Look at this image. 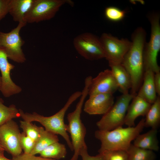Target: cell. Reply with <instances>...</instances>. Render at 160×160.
<instances>
[{
	"mask_svg": "<svg viewBox=\"0 0 160 160\" xmlns=\"http://www.w3.org/2000/svg\"><path fill=\"white\" fill-rule=\"evenodd\" d=\"M104 50L105 57L108 63H121L130 48L131 41L128 39H119L111 35L103 33L99 38Z\"/></svg>",
	"mask_w": 160,
	"mask_h": 160,
	"instance_id": "cell-10",
	"label": "cell"
},
{
	"mask_svg": "<svg viewBox=\"0 0 160 160\" xmlns=\"http://www.w3.org/2000/svg\"><path fill=\"white\" fill-rule=\"evenodd\" d=\"M127 151L128 160H155L156 158L153 151L138 147L132 143Z\"/></svg>",
	"mask_w": 160,
	"mask_h": 160,
	"instance_id": "cell-23",
	"label": "cell"
},
{
	"mask_svg": "<svg viewBox=\"0 0 160 160\" xmlns=\"http://www.w3.org/2000/svg\"><path fill=\"white\" fill-rule=\"evenodd\" d=\"M146 33L142 27L133 32L131 45L121 64L129 73L132 81L130 94L136 96L143 81L145 70L143 52L146 42Z\"/></svg>",
	"mask_w": 160,
	"mask_h": 160,
	"instance_id": "cell-1",
	"label": "cell"
},
{
	"mask_svg": "<svg viewBox=\"0 0 160 160\" xmlns=\"http://www.w3.org/2000/svg\"><path fill=\"white\" fill-rule=\"evenodd\" d=\"M10 0H0V21L9 13Z\"/></svg>",
	"mask_w": 160,
	"mask_h": 160,
	"instance_id": "cell-31",
	"label": "cell"
},
{
	"mask_svg": "<svg viewBox=\"0 0 160 160\" xmlns=\"http://www.w3.org/2000/svg\"><path fill=\"white\" fill-rule=\"evenodd\" d=\"M20 143L24 153H30L34 148L35 141L23 132L20 135Z\"/></svg>",
	"mask_w": 160,
	"mask_h": 160,
	"instance_id": "cell-28",
	"label": "cell"
},
{
	"mask_svg": "<svg viewBox=\"0 0 160 160\" xmlns=\"http://www.w3.org/2000/svg\"><path fill=\"white\" fill-rule=\"evenodd\" d=\"M8 57L4 51L0 48V71L1 73L0 91L5 97H9L19 93L21 88L12 80L10 73L15 66L8 61Z\"/></svg>",
	"mask_w": 160,
	"mask_h": 160,
	"instance_id": "cell-12",
	"label": "cell"
},
{
	"mask_svg": "<svg viewBox=\"0 0 160 160\" xmlns=\"http://www.w3.org/2000/svg\"><path fill=\"white\" fill-rule=\"evenodd\" d=\"M1 76H0V90L1 86Z\"/></svg>",
	"mask_w": 160,
	"mask_h": 160,
	"instance_id": "cell-34",
	"label": "cell"
},
{
	"mask_svg": "<svg viewBox=\"0 0 160 160\" xmlns=\"http://www.w3.org/2000/svg\"><path fill=\"white\" fill-rule=\"evenodd\" d=\"M154 73L150 70L145 71L143 82L137 95L151 104L157 97L154 83Z\"/></svg>",
	"mask_w": 160,
	"mask_h": 160,
	"instance_id": "cell-16",
	"label": "cell"
},
{
	"mask_svg": "<svg viewBox=\"0 0 160 160\" xmlns=\"http://www.w3.org/2000/svg\"><path fill=\"white\" fill-rule=\"evenodd\" d=\"M20 134L18 125L13 119L0 126V143L5 151L12 157L22 153Z\"/></svg>",
	"mask_w": 160,
	"mask_h": 160,
	"instance_id": "cell-11",
	"label": "cell"
},
{
	"mask_svg": "<svg viewBox=\"0 0 160 160\" xmlns=\"http://www.w3.org/2000/svg\"><path fill=\"white\" fill-rule=\"evenodd\" d=\"M73 44L79 54L87 60H97L105 57L100 39L91 33L78 35L74 39Z\"/></svg>",
	"mask_w": 160,
	"mask_h": 160,
	"instance_id": "cell-9",
	"label": "cell"
},
{
	"mask_svg": "<svg viewBox=\"0 0 160 160\" xmlns=\"http://www.w3.org/2000/svg\"><path fill=\"white\" fill-rule=\"evenodd\" d=\"M59 141L57 135L40 127V135L35 141L34 148L30 154L33 155L39 154L49 145Z\"/></svg>",
	"mask_w": 160,
	"mask_h": 160,
	"instance_id": "cell-20",
	"label": "cell"
},
{
	"mask_svg": "<svg viewBox=\"0 0 160 160\" xmlns=\"http://www.w3.org/2000/svg\"><path fill=\"white\" fill-rule=\"evenodd\" d=\"M79 156H81L82 160H104L102 154L99 153L95 156L89 155L87 151V146L82 148L79 152Z\"/></svg>",
	"mask_w": 160,
	"mask_h": 160,
	"instance_id": "cell-29",
	"label": "cell"
},
{
	"mask_svg": "<svg viewBox=\"0 0 160 160\" xmlns=\"http://www.w3.org/2000/svg\"><path fill=\"white\" fill-rule=\"evenodd\" d=\"M126 13L125 11L113 6L106 7L104 12L105 16L106 19L113 22H118L123 20Z\"/></svg>",
	"mask_w": 160,
	"mask_h": 160,
	"instance_id": "cell-26",
	"label": "cell"
},
{
	"mask_svg": "<svg viewBox=\"0 0 160 160\" xmlns=\"http://www.w3.org/2000/svg\"><path fill=\"white\" fill-rule=\"evenodd\" d=\"M144 126L157 129L160 123V97L158 96L145 115Z\"/></svg>",
	"mask_w": 160,
	"mask_h": 160,
	"instance_id": "cell-21",
	"label": "cell"
},
{
	"mask_svg": "<svg viewBox=\"0 0 160 160\" xmlns=\"http://www.w3.org/2000/svg\"><path fill=\"white\" fill-rule=\"evenodd\" d=\"M157 132V129H151L145 133L140 134L134 140L133 144L141 148L158 151L159 148Z\"/></svg>",
	"mask_w": 160,
	"mask_h": 160,
	"instance_id": "cell-18",
	"label": "cell"
},
{
	"mask_svg": "<svg viewBox=\"0 0 160 160\" xmlns=\"http://www.w3.org/2000/svg\"><path fill=\"white\" fill-rule=\"evenodd\" d=\"M33 0H10L9 13L12 16L14 21L18 23H26L24 21V17L31 8Z\"/></svg>",
	"mask_w": 160,
	"mask_h": 160,
	"instance_id": "cell-19",
	"label": "cell"
},
{
	"mask_svg": "<svg viewBox=\"0 0 160 160\" xmlns=\"http://www.w3.org/2000/svg\"><path fill=\"white\" fill-rule=\"evenodd\" d=\"M81 94V91L74 92L68 98L64 106L53 115L44 116L35 112L32 113H25L24 115L23 119L30 122H39L44 127L46 130L61 135L66 141L70 149L73 151V146L67 131V125L64 123V118L67 110L71 105L80 97Z\"/></svg>",
	"mask_w": 160,
	"mask_h": 160,
	"instance_id": "cell-3",
	"label": "cell"
},
{
	"mask_svg": "<svg viewBox=\"0 0 160 160\" xmlns=\"http://www.w3.org/2000/svg\"><path fill=\"white\" fill-rule=\"evenodd\" d=\"M20 117L19 110L12 104L9 107L4 104V101L0 97V126L13 119Z\"/></svg>",
	"mask_w": 160,
	"mask_h": 160,
	"instance_id": "cell-24",
	"label": "cell"
},
{
	"mask_svg": "<svg viewBox=\"0 0 160 160\" xmlns=\"http://www.w3.org/2000/svg\"><path fill=\"white\" fill-rule=\"evenodd\" d=\"M13 160H55L52 159L46 158L40 156H37L30 153H22L20 155L12 157Z\"/></svg>",
	"mask_w": 160,
	"mask_h": 160,
	"instance_id": "cell-30",
	"label": "cell"
},
{
	"mask_svg": "<svg viewBox=\"0 0 160 160\" xmlns=\"http://www.w3.org/2000/svg\"><path fill=\"white\" fill-rule=\"evenodd\" d=\"M26 24L19 23L16 28L9 32H0V48L5 52L8 59L18 63H23L26 60L22 49L25 41L20 35L21 29Z\"/></svg>",
	"mask_w": 160,
	"mask_h": 160,
	"instance_id": "cell-8",
	"label": "cell"
},
{
	"mask_svg": "<svg viewBox=\"0 0 160 160\" xmlns=\"http://www.w3.org/2000/svg\"><path fill=\"white\" fill-rule=\"evenodd\" d=\"M145 120V119H142L134 127L123 128L121 126L110 131H96L95 137L101 143L99 153L112 150L127 151L131 142L143 131Z\"/></svg>",
	"mask_w": 160,
	"mask_h": 160,
	"instance_id": "cell-2",
	"label": "cell"
},
{
	"mask_svg": "<svg viewBox=\"0 0 160 160\" xmlns=\"http://www.w3.org/2000/svg\"><path fill=\"white\" fill-rule=\"evenodd\" d=\"M134 97L129 93L119 96L108 111L97 122L99 130L110 131L122 126L128 107Z\"/></svg>",
	"mask_w": 160,
	"mask_h": 160,
	"instance_id": "cell-6",
	"label": "cell"
},
{
	"mask_svg": "<svg viewBox=\"0 0 160 160\" xmlns=\"http://www.w3.org/2000/svg\"><path fill=\"white\" fill-rule=\"evenodd\" d=\"M5 150L2 148H0V160H13L7 158L4 155Z\"/></svg>",
	"mask_w": 160,
	"mask_h": 160,
	"instance_id": "cell-33",
	"label": "cell"
},
{
	"mask_svg": "<svg viewBox=\"0 0 160 160\" xmlns=\"http://www.w3.org/2000/svg\"><path fill=\"white\" fill-rule=\"evenodd\" d=\"M160 16L159 13L153 12L148 15L151 25L150 40L146 42L143 50V59L145 71L150 70L154 73L160 72L157 62L160 50Z\"/></svg>",
	"mask_w": 160,
	"mask_h": 160,
	"instance_id": "cell-5",
	"label": "cell"
},
{
	"mask_svg": "<svg viewBox=\"0 0 160 160\" xmlns=\"http://www.w3.org/2000/svg\"><path fill=\"white\" fill-rule=\"evenodd\" d=\"M118 89V85L111 70L107 69L92 78L88 95L90 96L100 94H113Z\"/></svg>",
	"mask_w": 160,
	"mask_h": 160,
	"instance_id": "cell-13",
	"label": "cell"
},
{
	"mask_svg": "<svg viewBox=\"0 0 160 160\" xmlns=\"http://www.w3.org/2000/svg\"><path fill=\"white\" fill-rule=\"evenodd\" d=\"M91 79V77L89 76L86 78L84 87L75 109L67 115L68 123L67 124V131L70 134L74 151L73 155L69 160H77L81 149L87 146L85 141L86 129L81 120V116L85 100L88 95L89 87Z\"/></svg>",
	"mask_w": 160,
	"mask_h": 160,
	"instance_id": "cell-4",
	"label": "cell"
},
{
	"mask_svg": "<svg viewBox=\"0 0 160 160\" xmlns=\"http://www.w3.org/2000/svg\"><path fill=\"white\" fill-rule=\"evenodd\" d=\"M154 83L157 94L160 96V72L155 73L154 75Z\"/></svg>",
	"mask_w": 160,
	"mask_h": 160,
	"instance_id": "cell-32",
	"label": "cell"
},
{
	"mask_svg": "<svg viewBox=\"0 0 160 160\" xmlns=\"http://www.w3.org/2000/svg\"><path fill=\"white\" fill-rule=\"evenodd\" d=\"M65 3L73 5L69 0H34L25 15L24 21L26 23H38L53 18L60 8Z\"/></svg>",
	"mask_w": 160,
	"mask_h": 160,
	"instance_id": "cell-7",
	"label": "cell"
},
{
	"mask_svg": "<svg viewBox=\"0 0 160 160\" xmlns=\"http://www.w3.org/2000/svg\"><path fill=\"white\" fill-rule=\"evenodd\" d=\"M0 148H2L4 149V148H3L2 147V145H1V143H0Z\"/></svg>",
	"mask_w": 160,
	"mask_h": 160,
	"instance_id": "cell-35",
	"label": "cell"
},
{
	"mask_svg": "<svg viewBox=\"0 0 160 160\" xmlns=\"http://www.w3.org/2000/svg\"><path fill=\"white\" fill-rule=\"evenodd\" d=\"M58 142H55L47 147L40 153L43 158L59 160L64 158L67 154L65 145Z\"/></svg>",
	"mask_w": 160,
	"mask_h": 160,
	"instance_id": "cell-22",
	"label": "cell"
},
{
	"mask_svg": "<svg viewBox=\"0 0 160 160\" xmlns=\"http://www.w3.org/2000/svg\"><path fill=\"white\" fill-rule=\"evenodd\" d=\"M111 70L122 94L129 93L132 87L130 76L121 63H109Z\"/></svg>",
	"mask_w": 160,
	"mask_h": 160,
	"instance_id": "cell-17",
	"label": "cell"
},
{
	"mask_svg": "<svg viewBox=\"0 0 160 160\" xmlns=\"http://www.w3.org/2000/svg\"><path fill=\"white\" fill-rule=\"evenodd\" d=\"M129 104L126 113L124 124L129 127L135 126V121L139 116H145L151 104L137 95Z\"/></svg>",
	"mask_w": 160,
	"mask_h": 160,
	"instance_id": "cell-15",
	"label": "cell"
},
{
	"mask_svg": "<svg viewBox=\"0 0 160 160\" xmlns=\"http://www.w3.org/2000/svg\"><path fill=\"white\" fill-rule=\"evenodd\" d=\"M20 123L23 132L35 142L40 135V127L23 120L20 121Z\"/></svg>",
	"mask_w": 160,
	"mask_h": 160,
	"instance_id": "cell-25",
	"label": "cell"
},
{
	"mask_svg": "<svg viewBox=\"0 0 160 160\" xmlns=\"http://www.w3.org/2000/svg\"><path fill=\"white\" fill-rule=\"evenodd\" d=\"M113 94H100L89 96L85 102L84 110L90 115H104L114 103Z\"/></svg>",
	"mask_w": 160,
	"mask_h": 160,
	"instance_id": "cell-14",
	"label": "cell"
},
{
	"mask_svg": "<svg viewBox=\"0 0 160 160\" xmlns=\"http://www.w3.org/2000/svg\"><path fill=\"white\" fill-rule=\"evenodd\" d=\"M99 153L102 154L104 160H128V156L126 151L108 150Z\"/></svg>",
	"mask_w": 160,
	"mask_h": 160,
	"instance_id": "cell-27",
	"label": "cell"
}]
</instances>
